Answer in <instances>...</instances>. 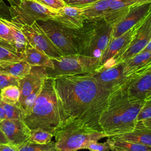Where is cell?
<instances>
[{"instance_id":"cell-1","label":"cell","mask_w":151,"mask_h":151,"mask_svg":"<svg viewBox=\"0 0 151 151\" xmlns=\"http://www.w3.org/2000/svg\"><path fill=\"white\" fill-rule=\"evenodd\" d=\"M53 78L60 126L73 123L87 129L101 131L99 120L112 91L100 87L91 73L60 76Z\"/></svg>"},{"instance_id":"cell-2","label":"cell","mask_w":151,"mask_h":151,"mask_svg":"<svg viewBox=\"0 0 151 151\" xmlns=\"http://www.w3.org/2000/svg\"><path fill=\"white\" fill-rule=\"evenodd\" d=\"M143 103L144 99L127 94L125 84L114 90L99 120L101 131L109 137L133 130Z\"/></svg>"},{"instance_id":"cell-3","label":"cell","mask_w":151,"mask_h":151,"mask_svg":"<svg viewBox=\"0 0 151 151\" xmlns=\"http://www.w3.org/2000/svg\"><path fill=\"white\" fill-rule=\"evenodd\" d=\"M23 122L30 130L40 129L54 134L60 126V118L54 78L47 77L29 110L23 116Z\"/></svg>"},{"instance_id":"cell-4","label":"cell","mask_w":151,"mask_h":151,"mask_svg":"<svg viewBox=\"0 0 151 151\" xmlns=\"http://www.w3.org/2000/svg\"><path fill=\"white\" fill-rule=\"evenodd\" d=\"M113 26L104 19L86 21L78 30H72L78 54L100 58L111 38Z\"/></svg>"},{"instance_id":"cell-5","label":"cell","mask_w":151,"mask_h":151,"mask_svg":"<svg viewBox=\"0 0 151 151\" xmlns=\"http://www.w3.org/2000/svg\"><path fill=\"white\" fill-rule=\"evenodd\" d=\"M54 136L58 151H77L86 149L90 142L108 137L109 135L101 131L87 129L68 123L59 126L55 130Z\"/></svg>"},{"instance_id":"cell-6","label":"cell","mask_w":151,"mask_h":151,"mask_svg":"<svg viewBox=\"0 0 151 151\" xmlns=\"http://www.w3.org/2000/svg\"><path fill=\"white\" fill-rule=\"evenodd\" d=\"M53 68L45 67L48 77L91 73L100 67V59L80 54L51 58Z\"/></svg>"},{"instance_id":"cell-7","label":"cell","mask_w":151,"mask_h":151,"mask_svg":"<svg viewBox=\"0 0 151 151\" xmlns=\"http://www.w3.org/2000/svg\"><path fill=\"white\" fill-rule=\"evenodd\" d=\"M11 21L22 25H31L38 21L54 19L57 11L46 7L34 0H22L16 6H10Z\"/></svg>"},{"instance_id":"cell-8","label":"cell","mask_w":151,"mask_h":151,"mask_svg":"<svg viewBox=\"0 0 151 151\" xmlns=\"http://www.w3.org/2000/svg\"><path fill=\"white\" fill-rule=\"evenodd\" d=\"M37 22L63 55L78 54L76 38L71 29L50 19Z\"/></svg>"},{"instance_id":"cell-9","label":"cell","mask_w":151,"mask_h":151,"mask_svg":"<svg viewBox=\"0 0 151 151\" xmlns=\"http://www.w3.org/2000/svg\"><path fill=\"white\" fill-rule=\"evenodd\" d=\"M134 28L132 41L127 49L116 60V64L123 63L140 53L151 40V11Z\"/></svg>"},{"instance_id":"cell-10","label":"cell","mask_w":151,"mask_h":151,"mask_svg":"<svg viewBox=\"0 0 151 151\" xmlns=\"http://www.w3.org/2000/svg\"><path fill=\"white\" fill-rule=\"evenodd\" d=\"M21 29L29 44L50 58H55L63 55L37 22L31 25H21Z\"/></svg>"},{"instance_id":"cell-11","label":"cell","mask_w":151,"mask_h":151,"mask_svg":"<svg viewBox=\"0 0 151 151\" xmlns=\"http://www.w3.org/2000/svg\"><path fill=\"white\" fill-rule=\"evenodd\" d=\"M123 70L124 63H120L108 68L99 67L91 74L100 87L113 91L125 84L129 79V76L124 75Z\"/></svg>"},{"instance_id":"cell-12","label":"cell","mask_w":151,"mask_h":151,"mask_svg":"<svg viewBox=\"0 0 151 151\" xmlns=\"http://www.w3.org/2000/svg\"><path fill=\"white\" fill-rule=\"evenodd\" d=\"M151 11V2L134 5L114 26L112 38L118 37L141 22Z\"/></svg>"},{"instance_id":"cell-13","label":"cell","mask_w":151,"mask_h":151,"mask_svg":"<svg viewBox=\"0 0 151 151\" xmlns=\"http://www.w3.org/2000/svg\"><path fill=\"white\" fill-rule=\"evenodd\" d=\"M125 84L127 94L133 97L144 99L151 92V64L129 76Z\"/></svg>"},{"instance_id":"cell-14","label":"cell","mask_w":151,"mask_h":151,"mask_svg":"<svg viewBox=\"0 0 151 151\" xmlns=\"http://www.w3.org/2000/svg\"><path fill=\"white\" fill-rule=\"evenodd\" d=\"M134 29L133 27L118 37L111 38L100 58V67L108 68L116 65V60L124 52L131 42Z\"/></svg>"},{"instance_id":"cell-15","label":"cell","mask_w":151,"mask_h":151,"mask_svg":"<svg viewBox=\"0 0 151 151\" xmlns=\"http://www.w3.org/2000/svg\"><path fill=\"white\" fill-rule=\"evenodd\" d=\"M47 77L45 67L31 66L29 73L19 80L20 97L18 106L22 109L26 99L34 90L42 87Z\"/></svg>"},{"instance_id":"cell-16","label":"cell","mask_w":151,"mask_h":151,"mask_svg":"<svg viewBox=\"0 0 151 151\" xmlns=\"http://www.w3.org/2000/svg\"><path fill=\"white\" fill-rule=\"evenodd\" d=\"M0 129L8 143L15 147L27 142L30 136L31 130L21 119H5L0 122Z\"/></svg>"},{"instance_id":"cell-17","label":"cell","mask_w":151,"mask_h":151,"mask_svg":"<svg viewBox=\"0 0 151 151\" xmlns=\"http://www.w3.org/2000/svg\"><path fill=\"white\" fill-rule=\"evenodd\" d=\"M63 27L72 29H81L85 22L82 9L66 5L57 11V14L52 19Z\"/></svg>"},{"instance_id":"cell-18","label":"cell","mask_w":151,"mask_h":151,"mask_svg":"<svg viewBox=\"0 0 151 151\" xmlns=\"http://www.w3.org/2000/svg\"><path fill=\"white\" fill-rule=\"evenodd\" d=\"M108 137L113 140L130 141L151 146V128L145 126L142 122H137L133 130Z\"/></svg>"},{"instance_id":"cell-19","label":"cell","mask_w":151,"mask_h":151,"mask_svg":"<svg viewBox=\"0 0 151 151\" xmlns=\"http://www.w3.org/2000/svg\"><path fill=\"white\" fill-rule=\"evenodd\" d=\"M21 58L31 66H42L53 68L51 58L43 52L37 50L28 42L25 50L21 54Z\"/></svg>"},{"instance_id":"cell-20","label":"cell","mask_w":151,"mask_h":151,"mask_svg":"<svg viewBox=\"0 0 151 151\" xmlns=\"http://www.w3.org/2000/svg\"><path fill=\"white\" fill-rule=\"evenodd\" d=\"M81 9L86 21L104 19L109 12V2L108 0H99Z\"/></svg>"},{"instance_id":"cell-21","label":"cell","mask_w":151,"mask_h":151,"mask_svg":"<svg viewBox=\"0 0 151 151\" xmlns=\"http://www.w3.org/2000/svg\"><path fill=\"white\" fill-rule=\"evenodd\" d=\"M123 63L124 75L128 76L151 64V52H140Z\"/></svg>"},{"instance_id":"cell-22","label":"cell","mask_w":151,"mask_h":151,"mask_svg":"<svg viewBox=\"0 0 151 151\" xmlns=\"http://www.w3.org/2000/svg\"><path fill=\"white\" fill-rule=\"evenodd\" d=\"M31 68V66L24 60L16 63L0 64V71L13 76L19 80L28 74Z\"/></svg>"},{"instance_id":"cell-23","label":"cell","mask_w":151,"mask_h":151,"mask_svg":"<svg viewBox=\"0 0 151 151\" xmlns=\"http://www.w3.org/2000/svg\"><path fill=\"white\" fill-rule=\"evenodd\" d=\"M107 142L112 151H151V146L122 140H113L108 137Z\"/></svg>"},{"instance_id":"cell-24","label":"cell","mask_w":151,"mask_h":151,"mask_svg":"<svg viewBox=\"0 0 151 151\" xmlns=\"http://www.w3.org/2000/svg\"><path fill=\"white\" fill-rule=\"evenodd\" d=\"M1 18L10 28L14 39V45L21 58V54L25 50L27 44L28 42L21 29V25L13 22L11 20H8L2 18Z\"/></svg>"},{"instance_id":"cell-25","label":"cell","mask_w":151,"mask_h":151,"mask_svg":"<svg viewBox=\"0 0 151 151\" xmlns=\"http://www.w3.org/2000/svg\"><path fill=\"white\" fill-rule=\"evenodd\" d=\"M22 60L12 44L0 38V64L16 63Z\"/></svg>"},{"instance_id":"cell-26","label":"cell","mask_w":151,"mask_h":151,"mask_svg":"<svg viewBox=\"0 0 151 151\" xmlns=\"http://www.w3.org/2000/svg\"><path fill=\"white\" fill-rule=\"evenodd\" d=\"M2 100L9 104L18 105L20 97V90L18 86H9L1 91Z\"/></svg>"},{"instance_id":"cell-27","label":"cell","mask_w":151,"mask_h":151,"mask_svg":"<svg viewBox=\"0 0 151 151\" xmlns=\"http://www.w3.org/2000/svg\"><path fill=\"white\" fill-rule=\"evenodd\" d=\"M17 151H58L55 142H51L47 144H39L27 141L18 147Z\"/></svg>"},{"instance_id":"cell-28","label":"cell","mask_w":151,"mask_h":151,"mask_svg":"<svg viewBox=\"0 0 151 151\" xmlns=\"http://www.w3.org/2000/svg\"><path fill=\"white\" fill-rule=\"evenodd\" d=\"M54 134L47 131L40 129L30 131V136L28 141L39 144H47L51 142Z\"/></svg>"},{"instance_id":"cell-29","label":"cell","mask_w":151,"mask_h":151,"mask_svg":"<svg viewBox=\"0 0 151 151\" xmlns=\"http://www.w3.org/2000/svg\"><path fill=\"white\" fill-rule=\"evenodd\" d=\"M0 105L3 107L5 112V119H21L23 120L24 111L18 105L9 104L3 101Z\"/></svg>"},{"instance_id":"cell-30","label":"cell","mask_w":151,"mask_h":151,"mask_svg":"<svg viewBox=\"0 0 151 151\" xmlns=\"http://www.w3.org/2000/svg\"><path fill=\"white\" fill-rule=\"evenodd\" d=\"M109 11L121 10L134 5L146 3V0H108Z\"/></svg>"},{"instance_id":"cell-31","label":"cell","mask_w":151,"mask_h":151,"mask_svg":"<svg viewBox=\"0 0 151 151\" xmlns=\"http://www.w3.org/2000/svg\"><path fill=\"white\" fill-rule=\"evenodd\" d=\"M150 117H151V96H148L144 99L143 105L138 114L136 121H143Z\"/></svg>"},{"instance_id":"cell-32","label":"cell","mask_w":151,"mask_h":151,"mask_svg":"<svg viewBox=\"0 0 151 151\" xmlns=\"http://www.w3.org/2000/svg\"><path fill=\"white\" fill-rule=\"evenodd\" d=\"M9 86L19 87V79L6 73L0 71V91Z\"/></svg>"},{"instance_id":"cell-33","label":"cell","mask_w":151,"mask_h":151,"mask_svg":"<svg viewBox=\"0 0 151 151\" xmlns=\"http://www.w3.org/2000/svg\"><path fill=\"white\" fill-rule=\"evenodd\" d=\"M0 38L9 42L11 44H12L14 45V39L11 33V30L10 28L1 19V18H0Z\"/></svg>"},{"instance_id":"cell-34","label":"cell","mask_w":151,"mask_h":151,"mask_svg":"<svg viewBox=\"0 0 151 151\" xmlns=\"http://www.w3.org/2000/svg\"><path fill=\"white\" fill-rule=\"evenodd\" d=\"M34 1L52 9L58 11L66 6L63 0H34Z\"/></svg>"},{"instance_id":"cell-35","label":"cell","mask_w":151,"mask_h":151,"mask_svg":"<svg viewBox=\"0 0 151 151\" xmlns=\"http://www.w3.org/2000/svg\"><path fill=\"white\" fill-rule=\"evenodd\" d=\"M86 149L90 151H109L110 150V147L107 141L104 143H99L98 141H94L88 144Z\"/></svg>"},{"instance_id":"cell-36","label":"cell","mask_w":151,"mask_h":151,"mask_svg":"<svg viewBox=\"0 0 151 151\" xmlns=\"http://www.w3.org/2000/svg\"><path fill=\"white\" fill-rule=\"evenodd\" d=\"M66 5L77 7L83 8L87 5H89L93 3L96 2L99 0H63Z\"/></svg>"},{"instance_id":"cell-37","label":"cell","mask_w":151,"mask_h":151,"mask_svg":"<svg viewBox=\"0 0 151 151\" xmlns=\"http://www.w3.org/2000/svg\"><path fill=\"white\" fill-rule=\"evenodd\" d=\"M0 18L11 20L10 6H8L3 0H0Z\"/></svg>"},{"instance_id":"cell-38","label":"cell","mask_w":151,"mask_h":151,"mask_svg":"<svg viewBox=\"0 0 151 151\" xmlns=\"http://www.w3.org/2000/svg\"><path fill=\"white\" fill-rule=\"evenodd\" d=\"M0 151H17L15 147L8 144L0 145Z\"/></svg>"},{"instance_id":"cell-39","label":"cell","mask_w":151,"mask_h":151,"mask_svg":"<svg viewBox=\"0 0 151 151\" xmlns=\"http://www.w3.org/2000/svg\"><path fill=\"white\" fill-rule=\"evenodd\" d=\"M8 142L2 130L0 129V145L8 144Z\"/></svg>"},{"instance_id":"cell-40","label":"cell","mask_w":151,"mask_h":151,"mask_svg":"<svg viewBox=\"0 0 151 151\" xmlns=\"http://www.w3.org/2000/svg\"><path fill=\"white\" fill-rule=\"evenodd\" d=\"M10 4V6H16L18 5L22 0H6Z\"/></svg>"},{"instance_id":"cell-41","label":"cell","mask_w":151,"mask_h":151,"mask_svg":"<svg viewBox=\"0 0 151 151\" xmlns=\"http://www.w3.org/2000/svg\"><path fill=\"white\" fill-rule=\"evenodd\" d=\"M6 119L5 112L3 107L0 105V122Z\"/></svg>"},{"instance_id":"cell-42","label":"cell","mask_w":151,"mask_h":151,"mask_svg":"<svg viewBox=\"0 0 151 151\" xmlns=\"http://www.w3.org/2000/svg\"><path fill=\"white\" fill-rule=\"evenodd\" d=\"M140 122H142V123H143V124L145 126H146L147 127L151 128V117L148 118L147 119H145L143 121H140Z\"/></svg>"},{"instance_id":"cell-43","label":"cell","mask_w":151,"mask_h":151,"mask_svg":"<svg viewBox=\"0 0 151 151\" xmlns=\"http://www.w3.org/2000/svg\"><path fill=\"white\" fill-rule=\"evenodd\" d=\"M151 52V40L149 41V42L147 43V44L140 52Z\"/></svg>"},{"instance_id":"cell-44","label":"cell","mask_w":151,"mask_h":151,"mask_svg":"<svg viewBox=\"0 0 151 151\" xmlns=\"http://www.w3.org/2000/svg\"><path fill=\"white\" fill-rule=\"evenodd\" d=\"M2 97H1V91H0V104H1V103L2 102Z\"/></svg>"},{"instance_id":"cell-45","label":"cell","mask_w":151,"mask_h":151,"mask_svg":"<svg viewBox=\"0 0 151 151\" xmlns=\"http://www.w3.org/2000/svg\"><path fill=\"white\" fill-rule=\"evenodd\" d=\"M146 2H151V0H146Z\"/></svg>"},{"instance_id":"cell-46","label":"cell","mask_w":151,"mask_h":151,"mask_svg":"<svg viewBox=\"0 0 151 151\" xmlns=\"http://www.w3.org/2000/svg\"><path fill=\"white\" fill-rule=\"evenodd\" d=\"M151 96V92H150L149 94H147L146 96Z\"/></svg>"}]
</instances>
